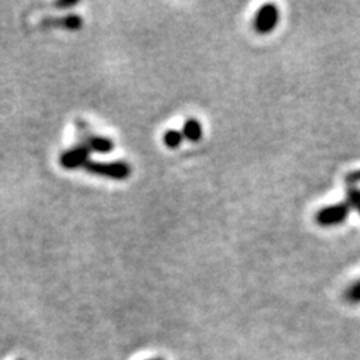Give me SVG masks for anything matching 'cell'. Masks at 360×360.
I'll use <instances>...</instances> for the list:
<instances>
[{"instance_id":"3957f363","label":"cell","mask_w":360,"mask_h":360,"mask_svg":"<svg viewBox=\"0 0 360 360\" xmlns=\"http://www.w3.org/2000/svg\"><path fill=\"white\" fill-rule=\"evenodd\" d=\"M78 134H80L82 144H84L89 150H95L98 153H108L115 149V141L103 137V135H95L87 129V125L84 122H77Z\"/></svg>"},{"instance_id":"9c48e42d","label":"cell","mask_w":360,"mask_h":360,"mask_svg":"<svg viewBox=\"0 0 360 360\" xmlns=\"http://www.w3.org/2000/svg\"><path fill=\"white\" fill-rule=\"evenodd\" d=\"M348 206L352 209L357 210L359 215H360V188L357 186H348L347 188V200Z\"/></svg>"},{"instance_id":"5b68a950","label":"cell","mask_w":360,"mask_h":360,"mask_svg":"<svg viewBox=\"0 0 360 360\" xmlns=\"http://www.w3.org/2000/svg\"><path fill=\"white\" fill-rule=\"evenodd\" d=\"M89 155L90 150L84 144H78L75 148H71L60 155L59 164L65 170H78V168H84L89 164Z\"/></svg>"},{"instance_id":"8fae6325","label":"cell","mask_w":360,"mask_h":360,"mask_svg":"<svg viewBox=\"0 0 360 360\" xmlns=\"http://www.w3.org/2000/svg\"><path fill=\"white\" fill-rule=\"evenodd\" d=\"M345 182L348 186H356L360 184V170H353L345 176Z\"/></svg>"},{"instance_id":"4fadbf2b","label":"cell","mask_w":360,"mask_h":360,"mask_svg":"<svg viewBox=\"0 0 360 360\" xmlns=\"http://www.w3.org/2000/svg\"><path fill=\"white\" fill-rule=\"evenodd\" d=\"M148 360H164V359H161V357H153V359H148Z\"/></svg>"},{"instance_id":"8992f818","label":"cell","mask_w":360,"mask_h":360,"mask_svg":"<svg viewBox=\"0 0 360 360\" xmlns=\"http://www.w3.org/2000/svg\"><path fill=\"white\" fill-rule=\"evenodd\" d=\"M42 26L47 27H58V29H65V30H78L83 26V20L80 15L77 14H70L60 18H49L42 21Z\"/></svg>"},{"instance_id":"7c38bea8","label":"cell","mask_w":360,"mask_h":360,"mask_svg":"<svg viewBox=\"0 0 360 360\" xmlns=\"http://www.w3.org/2000/svg\"><path fill=\"white\" fill-rule=\"evenodd\" d=\"M74 5H77V2H58L56 4V6H59V8H68V6H74Z\"/></svg>"},{"instance_id":"277c9868","label":"cell","mask_w":360,"mask_h":360,"mask_svg":"<svg viewBox=\"0 0 360 360\" xmlns=\"http://www.w3.org/2000/svg\"><path fill=\"white\" fill-rule=\"evenodd\" d=\"M279 22V9L272 5L267 4L263 5L260 9L257 11L255 18H254V29L258 33H270L272 32Z\"/></svg>"},{"instance_id":"ba28073f","label":"cell","mask_w":360,"mask_h":360,"mask_svg":"<svg viewBox=\"0 0 360 360\" xmlns=\"http://www.w3.org/2000/svg\"><path fill=\"white\" fill-rule=\"evenodd\" d=\"M184 141V134L179 129H168L164 132V144L170 149H177Z\"/></svg>"},{"instance_id":"5bb4252c","label":"cell","mask_w":360,"mask_h":360,"mask_svg":"<svg viewBox=\"0 0 360 360\" xmlns=\"http://www.w3.org/2000/svg\"><path fill=\"white\" fill-rule=\"evenodd\" d=\"M18 360H21V359H18Z\"/></svg>"},{"instance_id":"52a82bcc","label":"cell","mask_w":360,"mask_h":360,"mask_svg":"<svg viewBox=\"0 0 360 360\" xmlns=\"http://www.w3.org/2000/svg\"><path fill=\"white\" fill-rule=\"evenodd\" d=\"M182 134H184V139L189 140V141H198L202 137V127L201 123L197 119H188L184 123V128H182Z\"/></svg>"},{"instance_id":"6da1fadb","label":"cell","mask_w":360,"mask_h":360,"mask_svg":"<svg viewBox=\"0 0 360 360\" xmlns=\"http://www.w3.org/2000/svg\"><path fill=\"white\" fill-rule=\"evenodd\" d=\"M84 170L90 174H96L101 177H108L115 180H125L131 176L129 164L123 161H112V162H92L84 167Z\"/></svg>"},{"instance_id":"30bf717a","label":"cell","mask_w":360,"mask_h":360,"mask_svg":"<svg viewBox=\"0 0 360 360\" xmlns=\"http://www.w3.org/2000/svg\"><path fill=\"white\" fill-rule=\"evenodd\" d=\"M344 299L348 303H353V305H356V303H360V279L356 281V283H353L350 287L345 290Z\"/></svg>"},{"instance_id":"7a4b0ae2","label":"cell","mask_w":360,"mask_h":360,"mask_svg":"<svg viewBox=\"0 0 360 360\" xmlns=\"http://www.w3.org/2000/svg\"><path fill=\"white\" fill-rule=\"evenodd\" d=\"M352 207L348 206L347 201L336 202V205L323 207L315 215V222L321 227H333V225H340L347 221L348 215H350Z\"/></svg>"}]
</instances>
